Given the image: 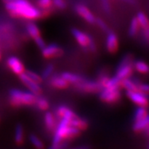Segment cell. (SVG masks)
Instances as JSON below:
<instances>
[{
    "instance_id": "obj_32",
    "label": "cell",
    "mask_w": 149,
    "mask_h": 149,
    "mask_svg": "<svg viewBox=\"0 0 149 149\" xmlns=\"http://www.w3.org/2000/svg\"><path fill=\"white\" fill-rule=\"evenodd\" d=\"M37 5L43 10H47L52 6L53 0H37Z\"/></svg>"
},
{
    "instance_id": "obj_21",
    "label": "cell",
    "mask_w": 149,
    "mask_h": 149,
    "mask_svg": "<svg viewBox=\"0 0 149 149\" xmlns=\"http://www.w3.org/2000/svg\"><path fill=\"white\" fill-rule=\"evenodd\" d=\"M137 82L130 79V78H126L120 81V87L123 88L126 91H135L137 90Z\"/></svg>"
},
{
    "instance_id": "obj_5",
    "label": "cell",
    "mask_w": 149,
    "mask_h": 149,
    "mask_svg": "<svg viewBox=\"0 0 149 149\" xmlns=\"http://www.w3.org/2000/svg\"><path fill=\"white\" fill-rule=\"evenodd\" d=\"M100 94V99L104 102L113 104L116 102L121 97L120 88H103Z\"/></svg>"
},
{
    "instance_id": "obj_15",
    "label": "cell",
    "mask_w": 149,
    "mask_h": 149,
    "mask_svg": "<svg viewBox=\"0 0 149 149\" xmlns=\"http://www.w3.org/2000/svg\"><path fill=\"white\" fill-rule=\"evenodd\" d=\"M149 128V114H148L145 117L142 118L141 120H139L135 122L133 125V130L135 132L146 131Z\"/></svg>"
},
{
    "instance_id": "obj_22",
    "label": "cell",
    "mask_w": 149,
    "mask_h": 149,
    "mask_svg": "<svg viewBox=\"0 0 149 149\" xmlns=\"http://www.w3.org/2000/svg\"><path fill=\"white\" fill-rule=\"evenodd\" d=\"M133 69L141 74H148L149 73V65L144 61L138 60L133 65Z\"/></svg>"
},
{
    "instance_id": "obj_20",
    "label": "cell",
    "mask_w": 149,
    "mask_h": 149,
    "mask_svg": "<svg viewBox=\"0 0 149 149\" xmlns=\"http://www.w3.org/2000/svg\"><path fill=\"white\" fill-rule=\"evenodd\" d=\"M27 31H28V33L29 34L30 37L33 38V40H36L38 37H41L39 28L33 22H30V23L28 24V25H27Z\"/></svg>"
},
{
    "instance_id": "obj_33",
    "label": "cell",
    "mask_w": 149,
    "mask_h": 149,
    "mask_svg": "<svg viewBox=\"0 0 149 149\" xmlns=\"http://www.w3.org/2000/svg\"><path fill=\"white\" fill-rule=\"evenodd\" d=\"M137 90L146 95H149V84H144V83H138Z\"/></svg>"
},
{
    "instance_id": "obj_16",
    "label": "cell",
    "mask_w": 149,
    "mask_h": 149,
    "mask_svg": "<svg viewBox=\"0 0 149 149\" xmlns=\"http://www.w3.org/2000/svg\"><path fill=\"white\" fill-rule=\"evenodd\" d=\"M56 113L61 118H67L69 120L77 116V115L74 113L72 110L67 107L66 106H60L57 108Z\"/></svg>"
},
{
    "instance_id": "obj_24",
    "label": "cell",
    "mask_w": 149,
    "mask_h": 149,
    "mask_svg": "<svg viewBox=\"0 0 149 149\" xmlns=\"http://www.w3.org/2000/svg\"><path fill=\"white\" fill-rule=\"evenodd\" d=\"M120 79L116 78V76L112 77V78H108L107 80L105 81V83L103 85V88H120Z\"/></svg>"
},
{
    "instance_id": "obj_29",
    "label": "cell",
    "mask_w": 149,
    "mask_h": 149,
    "mask_svg": "<svg viewBox=\"0 0 149 149\" xmlns=\"http://www.w3.org/2000/svg\"><path fill=\"white\" fill-rule=\"evenodd\" d=\"M24 73L29 77L30 79H32L33 81H34L35 82L38 83V84H40V83L42 82V81H43L41 75H40V74H38L37 73L34 72H32V71L31 70H28L26 71V72H24Z\"/></svg>"
},
{
    "instance_id": "obj_26",
    "label": "cell",
    "mask_w": 149,
    "mask_h": 149,
    "mask_svg": "<svg viewBox=\"0 0 149 149\" xmlns=\"http://www.w3.org/2000/svg\"><path fill=\"white\" fill-rule=\"evenodd\" d=\"M140 28L139 23V21H138L137 18H132V20L130 22V28H129V35L130 37H134L137 34L138 31Z\"/></svg>"
},
{
    "instance_id": "obj_27",
    "label": "cell",
    "mask_w": 149,
    "mask_h": 149,
    "mask_svg": "<svg viewBox=\"0 0 149 149\" xmlns=\"http://www.w3.org/2000/svg\"><path fill=\"white\" fill-rule=\"evenodd\" d=\"M148 110L146 109V107H140L139 106V107L136 109L135 112V121H137L139 120H141L142 118L145 117V116L148 115Z\"/></svg>"
},
{
    "instance_id": "obj_31",
    "label": "cell",
    "mask_w": 149,
    "mask_h": 149,
    "mask_svg": "<svg viewBox=\"0 0 149 149\" xmlns=\"http://www.w3.org/2000/svg\"><path fill=\"white\" fill-rule=\"evenodd\" d=\"M53 70H54V66H53L52 64L47 65V66L44 68L43 72H42V74H41L42 79H48L49 77L51 76V74H53Z\"/></svg>"
},
{
    "instance_id": "obj_14",
    "label": "cell",
    "mask_w": 149,
    "mask_h": 149,
    "mask_svg": "<svg viewBox=\"0 0 149 149\" xmlns=\"http://www.w3.org/2000/svg\"><path fill=\"white\" fill-rule=\"evenodd\" d=\"M136 18L139 21L140 28L143 30L145 37L149 38V20L146 15L143 12H139L138 13Z\"/></svg>"
},
{
    "instance_id": "obj_19",
    "label": "cell",
    "mask_w": 149,
    "mask_h": 149,
    "mask_svg": "<svg viewBox=\"0 0 149 149\" xmlns=\"http://www.w3.org/2000/svg\"><path fill=\"white\" fill-rule=\"evenodd\" d=\"M69 124H70V126L78 128L80 130H85L88 127V121L86 120L79 117L78 116L73 118V119H72L70 120V122H69Z\"/></svg>"
},
{
    "instance_id": "obj_23",
    "label": "cell",
    "mask_w": 149,
    "mask_h": 149,
    "mask_svg": "<svg viewBox=\"0 0 149 149\" xmlns=\"http://www.w3.org/2000/svg\"><path fill=\"white\" fill-rule=\"evenodd\" d=\"M44 123L46 127L49 131L53 130L55 128V120L53 113L50 112H47L44 116Z\"/></svg>"
},
{
    "instance_id": "obj_40",
    "label": "cell",
    "mask_w": 149,
    "mask_h": 149,
    "mask_svg": "<svg viewBox=\"0 0 149 149\" xmlns=\"http://www.w3.org/2000/svg\"><path fill=\"white\" fill-rule=\"evenodd\" d=\"M148 129H149V128H148Z\"/></svg>"
},
{
    "instance_id": "obj_36",
    "label": "cell",
    "mask_w": 149,
    "mask_h": 149,
    "mask_svg": "<svg viewBox=\"0 0 149 149\" xmlns=\"http://www.w3.org/2000/svg\"><path fill=\"white\" fill-rule=\"evenodd\" d=\"M95 22L97 23V24L98 26H99V28H100V29H102L104 31H106L107 32L108 31V28L107 26L106 23L103 21V20L101 19H96V21H95Z\"/></svg>"
},
{
    "instance_id": "obj_6",
    "label": "cell",
    "mask_w": 149,
    "mask_h": 149,
    "mask_svg": "<svg viewBox=\"0 0 149 149\" xmlns=\"http://www.w3.org/2000/svg\"><path fill=\"white\" fill-rule=\"evenodd\" d=\"M126 95L131 101L138 106L147 107L149 105V99L148 95L143 94L139 91H127Z\"/></svg>"
},
{
    "instance_id": "obj_1",
    "label": "cell",
    "mask_w": 149,
    "mask_h": 149,
    "mask_svg": "<svg viewBox=\"0 0 149 149\" xmlns=\"http://www.w3.org/2000/svg\"><path fill=\"white\" fill-rule=\"evenodd\" d=\"M11 15L25 19L34 20L41 17L42 13L28 0H2Z\"/></svg>"
},
{
    "instance_id": "obj_7",
    "label": "cell",
    "mask_w": 149,
    "mask_h": 149,
    "mask_svg": "<svg viewBox=\"0 0 149 149\" xmlns=\"http://www.w3.org/2000/svg\"><path fill=\"white\" fill-rule=\"evenodd\" d=\"M75 86L78 90L86 93L97 92L102 89V86L100 85L99 81L85 80L84 79L81 81L75 84Z\"/></svg>"
},
{
    "instance_id": "obj_34",
    "label": "cell",
    "mask_w": 149,
    "mask_h": 149,
    "mask_svg": "<svg viewBox=\"0 0 149 149\" xmlns=\"http://www.w3.org/2000/svg\"><path fill=\"white\" fill-rule=\"evenodd\" d=\"M53 5L59 9H64L66 7L64 0H53Z\"/></svg>"
},
{
    "instance_id": "obj_35",
    "label": "cell",
    "mask_w": 149,
    "mask_h": 149,
    "mask_svg": "<svg viewBox=\"0 0 149 149\" xmlns=\"http://www.w3.org/2000/svg\"><path fill=\"white\" fill-rule=\"evenodd\" d=\"M101 4H102V7L104 11H105V12L110 13V11H111L110 1L109 0H101Z\"/></svg>"
},
{
    "instance_id": "obj_8",
    "label": "cell",
    "mask_w": 149,
    "mask_h": 149,
    "mask_svg": "<svg viewBox=\"0 0 149 149\" xmlns=\"http://www.w3.org/2000/svg\"><path fill=\"white\" fill-rule=\"evenodd\" d=\"M41 49L42 55L47 59L59 57L63 54V49L56 43H50L49 45H46Z\"/></svg>"
},
{
    "instance_id": "obj_39",
    "label": "cell",
    "mask_w": 149,
    "mask_h": 149,
    "mask_svg": "<svg viewBox=\"0 0 149 149\" xmlns=\"http://www.w3.org/2000/svg\"><path fill=\"white\" fill-rule=\"evenodd\" d=\"M0 59H1V53H0Z\"/></svg>"
},
{
    "instance_id": "obj_38",
    "label": "cell",
    "mask_w": 149,
    "mask_h": 149,
    "mask_svg": "<svg viewBox=\"0 0 149 149\" xmlns=\"http://www.w3.org/2000/svg\"><path fill=\"white\" fill-rule=\"evenodd\" d=\"M122 2H127V3H130V4H133L134 3V0H120Z\"/></svg>"
},
{
    "instance_id": "obj_37",
    "label": "cell",
    "mask_w": 149,
    "mask_h": 149,
    "mask_svg": "<svg viewBox=\"0 0 149 149\" xmlns=\"http://www.w3.org/2000/svg\"><path fill=\"white\" fill-rule=\"evenodd\" d=\"M34 41H35V43H36V44H37V47H39V48H40V49L43 48V47L46 46L45 41H44V40L42 38V37H38L37 39L34 40Z\"/></svg>"
},
{
    "instance_id": "obj_2",
    "label": "cell",
    "mask_w": 149,
    "mask_h": 149,
    "mask_svg": "<svg viewBox=\"0 0 149 149\" xmlns=\"http://www.w3.org/2000/svg\"><path fill=\"white\" fill-rule=\"evenodd\" d=\"M70 120L67 118H62L59 125L56 126V130L53 135L51 148H63L66 146L63 140L75 137L80 133V130L74 126H70Z\"/></svg>"
},
{
    "instance_id": "obj_17",
    "label": "cell",
    "mask_w": 149,
    "mask_h": 149,
    "mask_svg": "<svg viewBox=\"0 0 149 149\" xmlns=\"http://www.w3.org/2000/svg\"><path fill=\"white\" fill-rule=\"evenodd\" d=\"M50 84L53 88L59 89H63L67 88L69 83L67 82L65 79H63L61 75H55L53 76L50 79Z\"/></svg>"
},
{
    "instance_id": "obj_9",
    "label": "cell",
    "mask_w": 149,
    "mask_h": 149,
    "mask_svg": "<svg viewBox=\"0 0 149 149\" xmlns=\"http://www.w3.org/2000/svg\"><path fill=\"white\" fill-rule=\"evenodd\" d=\"M19 79L20 80L22 81V82L29 89V91L31 92L36 94L37 96L41 94L42 90L40 86V84L35 82L34 81H33L32 79H30L29 77H28L25 73L24 72L22 73L21 74H19Z\"/></svg>"
},
{
    "instance_id": "obj_13",
    "label": "cell",
    "mask_w": 149,
    "mask_h": 149,
    "mask_svg": "<svg viewBox=\"0 0 149 149\" xmlns=\"http://www.w3.org/2000/svg\"><path fill=\"white\" fill-rule=\"evenodd\" d=\"M119 46L117 36L113 32H109L106 39V47L110 53H116Z\"/></svg>"
},
{
    "instance_id": "obj_12",
    "label": "cell",
    "mask_w": 149,
    "mask_h": 149,
    "mask_svg": "<svg viewBox=\"0 0 149 149\" xmlns=\"http://www.w3.org/2000/svg\"><path fill=\"white\" fill-rule=\"evenodd\" d=\"M7 65L9 67V69H12V71L15 74H21L24 73V66L22 61L16 56H11L7 59Z\"/></svg>"
},
{
    "instance_id": "obj_18",
    "label": "cell",
    "mask_w": 149,
    "mask_h": 149,
    "mask_svg": "<svg viewBox=\"0 0 149 149\" xmlns=\"http://www.w3.org/2000/svg\"><path fill=\"white\" fill-rule=\"evenodd\" d=\"M61 76L63 77V79H65L69 84H76L84 79V78H82L79 74H74V73L72 72H63V74H61Z\"/></svg>"
},
{
    "instance_id": "obj_30",
    "label": "cell",
    "mask_w": 149,
    "mask_h": 149,
    "mask_svg": "<svg viewBox=\"0 0 149 149\" xmlns=\"http://www.w3.org/2000/svg\"><path fill=\"white\" fill-rule=\"evenodd\" d=\"M30 140H31V142L32 143V145L35 148H37L41 149L43 148V147H44L43 141L40 139L37 135H31L30 136Z\"/></svg>"
},
{
    "instance_id": "obj_11",
    "label": "cell",
    "mask_w": 149,
    "mask_h": 149,
    "mask_svg": "<svg viewBox=\"0 0 149 149\" xmlns=\"http://www.w3.org/2000/svg\"><path fill=\"white\" fill-rule=\"evenodd\" d=\"M75 12L79 14L82 18H84L87 22L90 24L95 23L96 18L94 17L92 12H91L86 6L82 4H78L75 6Z\"/></svg>"
},
{
    "instance_id": "obj_25",
    "label": "cell",
    "mask_w": 149,
    "mask_h": 149,
    "mask_svg": "<svg viewBox=\"0 0 149 149\" xmlns=\"http://www.w3.org/2000/svg\"><path fill=\"white\" fill-rule=\"evenodd\" d=\"M24 141V129L22 125H17L15 131V141L17 145H22Z\"/></svg>"
},
{
    "instance_id": "obj_4",
    "label": "cell",
    "mask_w": 149,
    "mask_h": 149,
    "mask_svg": "<svg viewBox=\"0 0 149 149\" xmlns=\"http://www.w3.org/2000/svg\"><path fill=\"white\" fill-rule=\"evenodd\" d=\"M132 56L128 54L123 58L119 64L115 76L120 81L126 78H130L131 76L132 71H133V65H132Z\"/></svg>"
},
{
    "instance_id": "obj_3",
    "label": "cell",
    "mask_w": 149,
    "mask_h": 149,
    "mask_svg": "<svg viewBox=\"0 0 149 149\" xmlns=\"http://www.w3.org/2000/svg\"><path fill=\"white\" fill-rule=\"evenodd\" d=\"M10 103L12 106L18 107L21 106H30L35 104L37 95L31 91H24L18 89L10 91Z\"/></svg>"
},
{
    "instance_id": "obj_28",
    "label": "cell",
    "mask_w": 149,
    "mask_h": 149,
    "mask_svg": "<svg viewBox=\"0 0 149 149\" xmlns=\"http://www.w3.org/2000/svg\"><path fill=\"white\" fill-rule=\"evenodd\" d=\"M35 104L39 110H46L49 107V103L47 100V99L43 97H37Z\"/></svg>"
},
{
    "instance_id": "obj_10",
    "label": "cell",
    "mask_w": 149,
    "mask_h": 149,
    "mask_svg": "<svg viewBox=\"0 0 149 149\" xmlns=\"http://www.w3.org/2000/svg\"><path fill=\"white\" fill-rule=\"evenodd\" d=\"M72 33L74 39L76 40V41L78 42V43L83 48H88L89 43L93 40L92 37L90 35H88L85 33L81 31L76 28H73L72 30Z\"/></svg>"
}]
</instances>
